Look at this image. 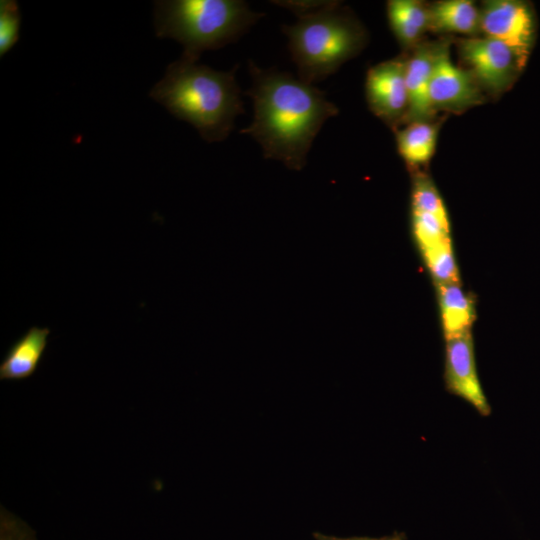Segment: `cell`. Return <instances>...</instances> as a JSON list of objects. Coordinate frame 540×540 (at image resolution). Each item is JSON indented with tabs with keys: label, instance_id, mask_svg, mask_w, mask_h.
<instances>
[{
	"label": "cell",
	"instance_id": "6da1fadb",
	"mask_svg": "<svg viewBox=\"0 0 540 540\" xmlns=\"http://www.w3.org/2000/svg\"><path fill=\"white\" fill-rule=\"evenodd\" d=\"M252 85L245 92L252 99L253 120L241 133L251 136L268 159L300 170L312 143L337 106L313 84L288 72L262 69L249 61Z\"/></svg>",
	"mask_w": 540,
	"mask_h": 540
},
{
	"label": "cell",
	"instance_id": "7a4b0ae2",
	"mask_svg": "<svg viewBox=\"0 0 540 540\" xmlns=\"http://www.w3.org/2000/svg\"><path fill=\"white\" fill-rule=\"evenodd\" d=\"M238 66L217 71L180 57L170 63L149 96L173 116L191 124L207 142L225 140L244 107L235 79Z\"/></svg>",
	"mask_w": 540,
	"mask_h": 540
},
{
	"label": "cell",
	"instance_id": "3957f363",
	"mask_svg": "<svg viewBox=\"0 0 540 540\" xmlns=\"http://www.w3.org/2000/svg\"><path fill=\"white\" fill-rule=\"evenodd\" d=\"M264 15L241 0H161L155 2L156 36L183 45L181 57L198 61L202 52L235 42Z\"/></svg>",
	"mask_w": 540,
	"mask_h": 540
},
{
	"label": "cell",
	"instance_id": "277c9868",
	"mask_svg": "<svg viewBox=\"0 0 540 540\" xmlns=\"http://www.w3.org/2000/svg\"><path fill=\"white\" fill-rule=\"evenodd\" d=\"M283 25L298 78L313 84L333 74L364 46L366 34L360 23L335 1L297 16Z\"/></svg>",
	"mask_w": 540,
	"mask_h": 540
},
{
	"label": "cell",
	"instance_id": "5b68a950",
	"mask_svg": "<svg viewBox=\"0 0 540 540\" xmlns=\"http://www.w3.org/2000/svg\"><path fill=\"white\" fill-rule=\"evenodd\" d=\"M458 50L480 87L493 95L508 90L526 65L507 45L487 36L460 39Z\"/></svg>",
	"mask_w": 540,
	"mask_h": 540
},
{
	"label": "cell",
	"instance_id": "8992f818",
	"mask_svg": "<svg viewBox=\"0 0 540 540\" xmlns=\"http://www.w3.org/2000/svg\"><path fill=\"white\" fill-rule=\"evenodd\" d=\"M480 31L511 48L527 63L536 36L531 4L519 0H491L480 9Z\"/></svg>",
	"mask_w": 540,
	"mask_h": 540
},
{
	"label": "cell",
	"instance_id": "52a82bcc",
	"mask_svg": "<svg viewBox=\"0 0 540 540\" xmlns=\"http://www.w3.org/2000/svg\"><path fill=\"white\" fill-rule=\"evenodd\" d=\"M484 100L482 88L473 75L452 61L449 43H439L429 86L434 113L438 110L462 112Z\"/></svg>",
	"mask_w": 540,
	"mask_h": 540
},
{
	"label": "cell",
	"instance_id": "ba28073f",
	"mask_svg": "<svg viewBox=\"0 0 540 540\" xmlns=\"http://www.w3.org/2000/svg\"><path fill=\"white\" fill-rule=\"evenodd\" d=\"M445 340L446 389L469 403L481 416H489L491 406L478 377L471 331Z\"/></svg>",
	"mask_w": 540,
	"mask_h": 540
},
{
	"label": "cell",
	"instance_id": "9c48e42d",
	"mask_svg": "<svg viewBox=\"0 0 540 540\" xmlns=\"http://www.w3.org/2000/svg\"><path fill=\"white\" fill-rule=\"evenodd\" d=\"M406 59L396 58L371 67L365 94L371 111L390 125L404 121L408 110Z\"/></svg>",
	"mask_w": 540,
	"mask_h": 540
},
{
	"label": "cell",
	"instance_id": "30bf717a",
	"mask_svg": "<svg viewBox=\"0 0 540 540\" xmlns=\"http://www.w3.org/2000/svg\"><path fill=\"white\" fill-rule=\"evenodd\" d=\"M438 45H420L406 59L405 78L408 110L404 122L429 120L435 113L429 101V86Z\"/></svg>",
	"mask_w": 540,
	"mask_h": 540
},
{
	"label": "cell",
	"instance_id": "8fae6325",
	"mask_svg": "<svg viewBox=\"0 0 540 540\" xmlns=\"http://www.w3.org/2000/svg\"><path fill=\"white\" fill-rule=\"evenodd\" d=\"M49 333L47 327L33 326L18 339L0 364V379L21 380L33 375L47 347Z\"/></svg>",
	"mask_w": 540,
	"mask_h": 540
},
{
	"label": "cell",
	"instance_id": "7c38bea8",
	"mask_svg": "<svg viewBox=\"0 0 540 540\" xmlns=\"http://www.w3.org/2000/svg\"><path fill=\"white\" fill-rule=\"evenodd\" d=\"M429 30L476 36L480 31V9L469 0L438 1L428 7Z\"/></svg>",
	"mask_w": 540,
	"mask_h": 540
},
{
	"label": "cell",
	"instance_id": "4fadbf2b",
	"mask_svg": "<svg viewBox=\"0 0 540 540\" xmlns=\"http://www.w3.org/2000/svg\"><path fill=\"white\" fill-rule=\"evenodd\" d=\"M438 302L445 339L470 331L475 319L474 302L459 282L438 284Z\"/></svg>",
	"mask_w": 540,
	"mask_h": 540
},
{
	"label": "cell",
	"instance_id": "5bb4252c",
	"mask_svg": "<svg viewBox=\"0 0 540 540\" xmlns=\"http://www.w3.org/2000/svg\"><path fill=\"white\" fill-rule=\"evenodd\" d=\"M390 28L399 42L412 47L417 45L429 30L428 7L415 0H390L386 4Z\"/></svg>",
	"mask_w": 540,
	"mask_h": 540
},
{
	"label": "cell",
	"instance_id": "9a60e30c",
	"mask_svg": "<svg viewBox=\"0 0 540 540\" xmlns=\"http://www.w3.org/2000/svg\"><path fill=\"white\" fill-rule=\"evenodd\" d=\"M438 126L429 120L414 121L397 131L398 152L408 165L427 164L434 155Z\"/></svg>",
	"mask_w": 540,
	"mask_h": 540
},
{
	"label": "cell",
	"instance_id": "2e32d148",
	"mask_svg": "<svg viewBox=\"0 0 540 540\" xmlns=\"http://www.w3.org/2000/svg\"><path fill=\"white\" fill-rule=\"evenodd\" d=\"M420 251L436 285L459 282L450 238Z\"/></svg>",
	"mask_w": 540,
	"mask_h": 540
},
{
	"label": "cell",
	"instance_id": "e0dca14e",
	"mask_svg": "<svg viewBox=\"0 0 540 540\" xmlns=\"http://www.w3.org/2000/svg\"><path fill=\"white\" fill-rule=\"evenodd\" d=\"M412 211L427 213L449 226V219L444 202L431 178L418 173L412 185Z\"/></svg>",
	"mask_w": 540,
	"mask_h": 540
},
{
	"label": "cell",
	"instance_id": "ac0fdd59",
	"mask_svg": "<svg viewBox=\"0 0 540 540\" xmlns=\"http://www.w3.org/2000/svg\"><path fill=\"white\" fill-rule=\"evenodd\" d=\"M412 226L420 250L450 238V227L431 214L412 211Z\"/></svg>",
	"mask_w": 540,
	"mask_h": 540
},
{
	"label": "cell",
	"instance_id": "d6986e66",
	"mask_svg": "<svg viewBox=\"0 0 540 540\" xmlns=\"http://www.w3.org/2000/svg\"><path fill=\"white\" fill-rule=\"evenodd\" d=\"M21 13L17 1H0V56L3 57L19 39Z\"/></svg>",
	"mask_w": 540,
	"mask_h": 540
},
{
	"label": "cell",
	"instance_id": "ffe728a7",
	"mask_svg": "<svg viewBox=\"0 0 540 540\" xmlns=\"http://www.w3.org/2000/svg\"><path fill=\"white\" fill-rule=\"evenodd\" d=\"M0 540H36L34 531L1 506Z\"/></svg>",
	"mask_w": 540,
	"mask_h": 540
},
{
	"label": "cell",
	"instance_id": "44dd1931",
	"mask_svg": "<svg viewBox=\"0 0 540 540\" xmlns=\"http://www.w3.org/2000/svg\"><path fill=\"white\" fill-rule=\"evenodd\" d=\"M313 537L315 538V540H405V535L403 533H397V532L390 536H384L380 538H370V537L341 538V537L323 534L320 532H314Z\"/></svg>",
	"mask_w": 540,
	"mask_h": 540
}]
</instances>
